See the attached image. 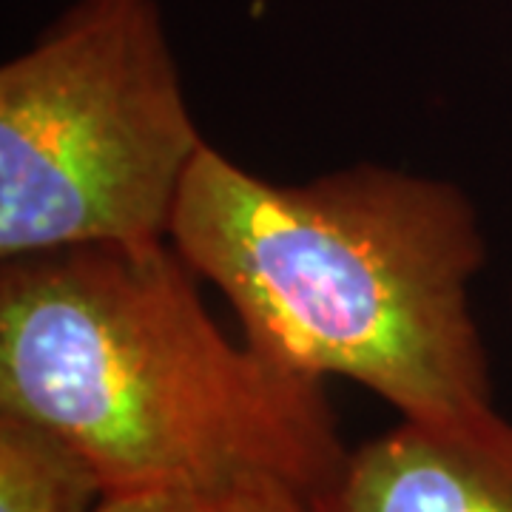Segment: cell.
Here are the masks:
<instances>
[{
  "mask_svg": "<svg viewBox=\"0 0 512 512\" xmlns=\"http://www.w3.org/2000/svg\"><path fill=\"white\" fill-rule=\"evenodd\" d=\"M0 262V410L77 444L106 495L274 478L311 498L339 473L322 379L231 342L168 239Z\"/></svg>",
  "mask_w": 512,
  "mask_h": 512,
  "instance_id": "cell-1",
  "label": "cell"
},
{
  "mask_svg": "<svg viewBox=\"0 0 512 512\" xmlns=\"http://www.w3.org/2000/svg\"><path fill=\"white\" fill-rule=\"evenodd\" d=\"M168 242L276 365L365 384L402 419L495 410L470 311L487 248L458 185L376 163L271 183L208 143Z\"/></svg>",
  "mask_w": 512,
  "mask_h": 512,
  "instance_id": "cell-2",
  "label": "cell"
},
{
  "mask_svg": "<svg viewBox=\"0 0 512 512\" xmlns=\"http://www.w3.org/2000/svg\"><path fill=\"white\" fill-rule=\"evenodd\" d=\"M205 146L157 0H77L0 69V259L163 242Z\"/></svg>",
  "mask_w": 512,
  "mask_h": 512,
  "instance_id": "cell-3",
  "label": "cell"
},
{
  "mask_svg": "<svg viewBox=\"0 0 512 512\" xmlns=\"http://www.w3.org/2000/svg\"><path fill=\"white\" fill-rule=\"evenodd\" d=\"M311 512H512V421L498 410L453 424L402 419L348 450L308 498Z\"/></svg>",
  "mask_w": 512,
  "mask_h": 512,
  "instance_id": "cell-4",
  "label": "cell"
},
{
  "mask_svg": "<svg viewBox=\"0 0 512 512\" xmlns=\"http://www.w3.org/2000/svg\"><path fill=\"white\" fill-rule=\"evenodd\" d=\"M103 498L106 484L77 444L0 410V512H97Z\"/></svg>",
  "mask_w": 512,
  "mask_h": 512,
  "instance_id": "cell-5",
  "label": "cell"
},
{
  "mask_svg": "<svg viewBox=\"0 0 512 512\" xmlns=\"http://www.w3.org/2000/svg\"><path fill=\"white\" fill-rule=\"evenodd\" d=\"M97 512H311L308 498L274 478H248L220 487H180L106 495Z\"/></svg>",
  "mask_w": 512,
  "mask_h": 512,
  "instance_id": "cell-6",
  "label": "cell"
}]
</instances>
